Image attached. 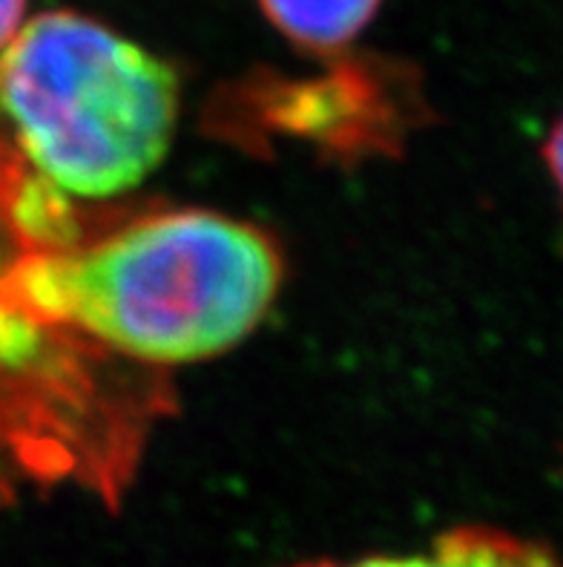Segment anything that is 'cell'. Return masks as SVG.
<instances>
[{
	"label": "cell",
	"mask_w": 563,
	"mask_h": 567,
	"mask_svg": "<svg viewBox=\"0 0 563 567\" xmlns=\"http://www.w3.org/2000/svg\"><path fill=\"white\" fill-rule=\"evenodd\" d=\"M38 320L115 360L176 367L216 358L264 320L282 254L216 210H161L29 254L14 277Z\"/></svg>",
	"instance_id": "cell-1"
},
{
	"label": "cell",
	"mask_w": 563,
	"mask_h": 567,
	"mask_svg": "<svg viewBox=\"0 0 563 567\" xmlns=\"http://www.w3.org/2000/svg\"><path fill=\"white\" fill-rule=\"evenodd\" d=\"M75 214L0 142V507L61 482L118 496L165 406L156 381L38 320L18 297L29 254L81 237Z\"/></svg>",
	"instance_id": "cell-2"
},
{
	"label": "cell",
	"mask_w": 563,
	"mask_h": 567,
	"mask_svg": "<svg viewBox=\"0 0 563 567\" xmlns=\"http://www.w3.org/2000/svg\"><path fill=\"white\" fill-rule=\"evenodd\" d=\"M176 118L173 66L79 12L38 14L0 55V142L66 205L142 185Z\"/></svg>",
	"instance_id": "cell-3"
},
{
	"label": "cell",
	"mask_w": 563,
	"mask_h": 567,
	"mask_svg": "<svg viewBox=\"0 0 563 567\" xmlns=\"http://www.w3.org/2000/svg\"><path fill=\"white\" fill-rule=\"evenodd\" d=\"M296 567H563L541 542L523 539L500 527L466 525L442 533L417 554L363 556L348 561H305Z\"/></svg>",
	"instance_id": "cell-4"
},
{
	"label": "cell",
	"mask_w": 563,
	"mask_h": 567,
	"mask_svg": "<svg viewBox=\"0 0 563 567\" xmlns=\"http://www.w3.org/2000/svg\"><path fill=\"white\" fill-rule=\"evenodd\" d=\"M383 0H259L268 21L302 50L336 52L374 21Z\"/></svg>",
	"instance_id": "cell-5"
},
{
	"label": "cell",
	"mask_w": 563,
	"mask_h": 567,
	"mask_svg": "<svg viewBox=\"0 0 563 567\" xmlns=\"http://www.w3.org/2000/svg\"><path fill=\"white\" fill-rule=\"evenodd\" d=\"M29 0H0V55L27 23Z\"/></svg>",
	"instance_id": "cell-6"
},
{
	"label": "cell",
	"mask_w": 563,
	"mask_h": 567,
	"mask_svg": "<svg viewBox=\"0 0 563 567\" xmlns=\"http://www.w3.org/2000/svg\"><path fill=\"white\" fill-rule=\"evenodd\" d=\"M543 158H546V167L552 173V182L557 187V196H561V208H563V115L552 124L550 136L543 142Z\"/></svg>",
	"instance_id": "cell-7"
}]
</instances>
